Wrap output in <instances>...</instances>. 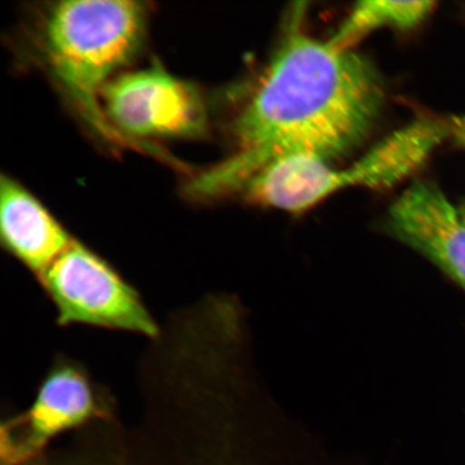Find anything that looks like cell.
Masks as SVG:
<instances>
[{"label": "cell", "instance_id": "cell-1", "mask_svg": "<svg viewBox=\"0 0 465 465\" xmlns=\"http://www.w3.org/2000/svg\"><path fill=\"white\" fill-rule=\"evenodd\" d=\"M383 103L382 81L369 61L292 28L232 121L234 153L195 178L189 192L223 195L279 160L328 162L351 153L369 136Z\"/></svg>", "mask_w": 465, "mask_h": 465}, {"label": "cell", "instance_id": "cell-2", "mask_svg": "<svg viewBox=\"0 0 465 465\" xmlns=\"http://www.w3.org/2000/svg\"><path fill=\"white\" fill-rule=\"evenodd\" d=\"M148 10L129 0H66L45 11L40 46L52 77L91 129L122 138L104 116L101 94L143 43Z\"/></svg>", "mask_w": 465, "mask_h": 465}, {"label": "cell", "instance_id": "cell-3", "mask_svg": "<svg viewBox=\"0 0 465 465\" xmlns=\"http://www.w3.org/2000/svg\"><path fill=\"white\" fill-rule=\"evenodd\" d=\"M449 137L450 121L422 116L345 168H334L315 156H291L264 168L242 190L258 205L303 213L341 190L392 187L420 168Z\"/></svg>", "mask_w": 465, "mask_h": 465}, {"label": "cell", "instance_id": "cell-4", "mask_svg": "<svg viewBox=\"0 0 465 465\" xmlns=\"http://www.w3.org/2000/svg\"><path fill=\"white\" fill-rule=\"evenodd\" d=\"M56 311L58 327L122 331L154 341L162 328L141 293L118 269L75 240L37 278Z\"/></svg>", "mask_w": 465, "mask_h": 465}, {"label": "cell", "instance_id": "cell-5", "mask_svg": "<svg viewBox=\"0 0 465 465\" xmlns=\"http://www.w3.org/2000/svg\"><path fill=\"white\" fill-rule=\"evenodd\" d=\"M115 402L84 363L57 354L28 409L2 426V465H28L52 440L74 430L112 421Z\"/></svg>", "mask_w": 465, "mask_h": 465}, {"label": "cell", "instance_id": "cell-6", "mask_svg": "<svg viewBox=\"0 0 465 465\" xmlns=\"http://www.w3.org/2000/svg\"><path fill=\"white\" fill-rule=\"evenodd\" d=\"M101 104L122 137L200 138L208 131L199 87L156 65L116 75L104 87Z\"/></svg>", "mask_w": 465, "mask_h": 465}, {"label": "cell", "instance_id": "cell-7", "mask_svg": "<svg viewBox=\"0 0 465 465\" xmlns=\"http://www.w3.org/2000/svg\"><path fill=\"white\" fill-rule=\"evenodd\" d=\"M383 229L465 290V221L438 185L412 184L389 208Z\"/></svg>", "mask_w": 465, "mask_h": 465}, {"label": "cell", "instance_id": "cell-8", "mask_svg": "<svg viewBox=\"0 0 465 465\" xmlns=\"http://www.w3.org/2000/svg\"><path fill=\"white\" fill-rule=\"evenodd\" d=\"M0 240L5 252L37 281L74 238L31 192L15 179L3 176Z\"/></svg>", "mask_w": 465, "mask_h": 465}, {"label": "cell", "instance_id": "cell-9", "mask_svg": "<svg viewBox=\"0 0 465 465\" xmlns=\"http://www.w3.org/2000/svg\"><path fill=\"white\" fill-rule=\"evenodd\" d=\"M433 2H361L356 5L329 42L341 50H352L366 35L382 27L407 31L431 15Z\"/></svg>", "mask_w": 465, "mask_h": 465}, {"label": "cell", "instance_id": "cell-10", "mask_svg": "<svg viewBox=\"0 0 465 465\" xmlns=\"http://www.w3.org/2000/svg\"><path fill=\"white\" fill-rule=\"evenodd\" d=\"M451 137L465 147V116L450 121Z\"/></svg>", "mask_w": 465, "mask_h": 465}, {"label": "cell", "instance_id": "cell-11", "mask_svg": "<svg viewBox=\"0 0 465 465\" xmlns=\"http://www.w3.org/2000/svg\"><path fill=\"white\" fill-rule=\"evenodd\" d=\"M461 214H462V218L464 219L465 221V207H463L460 211Z\"/></svg>", "mask_w": 465, "mask_h": 465}]
</instances>
